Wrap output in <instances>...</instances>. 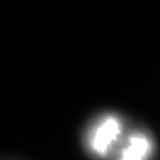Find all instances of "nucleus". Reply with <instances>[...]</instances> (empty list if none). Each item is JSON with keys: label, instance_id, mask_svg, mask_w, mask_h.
Wrapping results in <instances>:
<instances>
[{"label": "nucleus", "instance_id": "obj_1", "mask_svg": "<svg viewBox=\"0 0 160 160\" xmlns=\"http://www.w3.org/2000/svg\"><path fill=\"white\" fill-rule=\"evenodd\" d=\"M120 132V125L114 119H108L98 128L97 132L94 136L95 150L99 153H105L108 147L114 139L117 138Z\"/></svg>", "mask_w": 160, "mask_h": 160}, {"label": "nucleus", "instance_id": "obj_2", "mask_svg": "<svg viewBox=\"0 0 160 160\" xmlns=\"http://www.w3.org/2000/svg\"><path fill=\"white\" fill-rule=\"evenodd\" d=\"M149 149V142L145 136L135 135L130 139V145L123 152L122 160H142Z\"/></svg>", "mask_w": 160, "mask_h": 160}]
</instances>
